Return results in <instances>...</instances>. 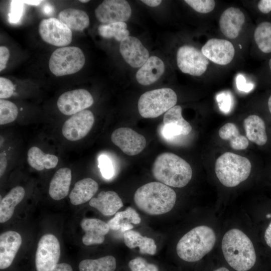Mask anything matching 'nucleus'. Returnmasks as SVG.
<instances>
[{"label":"nucleus","instance_id":"obj_28","mask_svg":"<svg viewBox=\"0 0 271 271\" xmlns=\"http://www.w3.org/2000/svg\"><path fill=\"white\" fill-rule=\"evenodd\" d=\"M141 221V219L137 211L132 207H128L124 211L117 212L107 224L112 230L120 229L125 232L133 227L131 223L138 224Z\"/></svg>","mask_w":271,"mask_h":271},{"label":"nucleus","instance_id":"obj_4","mask_svg":"<svg viewBox=\"0 0 271 271\" xmlns=\"http://www.w3.org/2000/svg\"><path fill=\"white\" fill-rule=\"evenodd\" d=\"M216 240L212 228L206 225L198 226L181 238L177 244L176 251L184 261H197L212 249Z\"/></svg>","mask_w":271,"mask_h":271},{"label":"nucleus","instance_id":"obj_22","mask_svg":"<svg viewBox=\"0 0 271 271\" xmlns=\"http://www.w3.org/2000/svg\"><path fill=\"white\" fill-rule=\"evenodd\" d=\"M89 204L104 216H112L123 206L119 195L114 191H101L97 197L92 198Z\"/></svg>","mask_w":271,"mask_h":271},{"label":"nucleus","instance_id":"obj_10","mask_svg":"<svg viewBox=\"0 0 271 271\" xmlns=\"http://www.w3.org/2000/svg\"><path fill=\"white\" fill-rule=\"evenodd\" d=\"M39 33L44 41L53 46L66 47L72 41L71 30L55 18L42 20L39 26Z\"/></svg>","mask_w":271,"mask_h":271},{"label":"nucleus","instance_id":"obj_23","mask_svg":"<svg viewBox=\"0 0 271 271\" xmlns=\"http://www.w3.org/2000/svg\"><path fill=\"white\" fill-rule=\"evenodd\" d=\"M71 181V171L68 168L59 169L50 183L49 194L55 200L64 198L68 194Z\"/></svg>","mask_w":271,"mask_h":271},{"label":"nucleus","instance_id":"obj_14","mask_svg":"<svg viewBox=\"0 0 271 271\" xmlns=\"http://www.w3.org/2000/svg\"><path fill=\"white\" fill-rule=\"evenodd\" d=\"M201 51L212 63L227 65L233 59L235 49L232 43L226 39L211 38L202 47Z\"/></svg>","mask_w":271,"mask_h":271},{"label":"nucleus","instance_id":"obj_12","mask_svg":"<svg viewBox=\"0 0 271 271\" xmlns=\"http://www.w3.org/2000/svg\"><path fill=\"white\" fill-rule=\"evenodd\" d=\"M94 123L93 113L89 110H83L65 121L62 127V134L70 141L81 140L89 133Z\"/></svg>","mask_w":271,"mask_h":271},{"label":"nucleus","instance_id":"obj_46","mask_svg":"<svg viewBox=\"0 0 271 271\" xmlns=\"http://www.w3.org/2000/svg\"><path fill=\"white\" fill-rule=\"evenodd\" d=\"M7 166V159L4 153H1L0 155V176L4 174Z\"/></svg>","mask_w":271,"mask_h":271},{"label":"nucleus","instance_id":"obj_7","mask_svg":"<svg viewBox=\"0 0 271 271\" xmlns=\"http://www.w3.org/2000/svg\"><path fill=\"white\" fill-rule=\"evenodd\" d=\"M85 62L82 50L75 46L60 47L52 54L49 61L50 71L56 76L72 74L80 70Z\"/></svg>","mask_w":271,"mask_h":271},{"label":"nucleus","instance_id":"obj_8","mask_svg":"<svg viewBox=\"0 0 271 271\" xmlns=\"http://www.w3.org/2000/svg\"><path fill=\"white\" fill-rule=\"evenodd\" d=\"M177 64L181 72L193 76H200L207 71L209 61L201 50L189 45H184L178 49Z\"/></svg>","mask_w":271,"mask_h":271},{"label":"nucleus","instance_id":"obj_37","mask_svg":"<svg viewBox=\"0 0 271 271\" xmlns=\"http://www.w3.org/2000/svg\"><path fill=\"white\" fill-rule=\"evenodd\" d=\"M24 10V3L22 1H11L10 12L8 15L9 22L12 24L18 23L23 16Z\"/></svg>","mask_w":271,"mask_h":271},{"label":"nucleus","instance_id":"obj_6","mask_svg":"<svg viewBox=\"0 0 271 271\" xmlns=\"http://www.w3.org/2000/svg\"><path fill=\"white\" fill-rule=\"evenodd\" d=\"M177 96L170 88H162L147 91L138 101V110L144 118H156L176 105Z\"/></svg>","mask_w":271,"mask_h":271},{"label":"nucleus","instance_id":"obj_38","mask_svg":"<svg viewBox=\"0 0 271 271\" xmlns=\"http://www.w3.org/2000/svg\"><path fill=\"white\" fill-rule=\"evenodd\" d=\"M128 266L131 271H159L156 265L148 263L144 258L140 257L130 260Z\"/></svg>","mask_w":271,"mask_h":271},{"label":"nucleus","instance_id":"obj_49","mask_svg":"<svg viewBox=\"0 0 271 271\" xmlns=\"http://www.w3.org/2000/svg\"><path fill=\"white\" fill-rule=\"evenodd\" d=\"M22 2L26 4L31 6H38L43 1H34V0H27V1H22Z\"/></svg>","mask_w":271,"mask_h":271},{"label":"nucleus","instance_id":"obj_31","mask_svg":"<svg viewBox=\"0 0 271 271\" xmlns=\"http://www.w3.org/2000/svg\"><path fill=\"white\" fill-rule=\"evenodd\" d=\"M218 134L222 140H229L230 147L234 150H245L249 145L247 139L239 133L237 127L233 123L228 122L223 125Z\"/></svg>","mask_w":271,"mask_h":271},{"label":"nucleus","instance_id":"obj_41","mask_svg":"<svg viewBox=\"0 0 271 271\" xmlns=\"http://www.w3.org/2000/svg\"><path fill=\"white\" fill-rule=\"evenodd\" d=\"M217 100L220 109L224 112H228L231 108V99L228 94H220L217 96Z\"/></svg>","mask_w":271,"mask_h":271},{"label":"nucleus","instance_id":"obj_33","mask_svg":"<svg viewBox=\"0 0 271 271\" xmlns=\"http://www.w3.org/2000/svg\"><path fill=\"white\" fill-rule=\"evenodd\" d=\"M254 40L258 49L262 53H271V23L264 21L255 28Z\"/></svg>","mask_w":271,"mask_h":271},{"label":"nucleus","instance_id":"obj_53","mask_svg":"<svg viewBox=\"0 0 271 271\" xmlns=\"http://www.w3.org/2000/svg\"><path fill=\"white\" fill-rule=\"evenodd\" d=\"M268 66L271 71V58L269 60V61H268Z\"/></svg>","mask_w":271,"mask_h":271},{"label":"nucleus","instance_id":"obj_17","mask_svg":"<svg viewBox=\"0 0 271 271\" xmlns=\"http://www.w3.org/2000/svg\"><path fill=\"white\" fill-rule=\"evenodd\" d=\"M119 51L125 61L133 68L142 67L150 57L148 50L133 36H129L120 42Z\"/></svg>","mask_w":271,"mask_h":271},{"label":"nucleus","instance_id":"obj_3","mask_svg":"<svg viewBox=\"0 0 271 271\" xmlns=\"http://www.w3.org/2000/svg\"><path fill=\"white\" fill-rule=\"evenodd\" d=\"M152 172L159 182L168 186L182 188L190 182L192 170L188 163L169 152L159 155L153 163Z\"/></svg>","mask_w":271,"mask_h":271},{"label":"nucleus","instance_id":"obj_21","mask_svg":"<svg viewBox=\"0 0 271 271\" xmlns=\"http://www.w3.org/2000/svg\"><path fill=\"white\" fill-rule=\"evenodd\" d=\"M164 71L163 61L157 56H152L138 71L136 77L139 84L148 86L158 80Z\"/></svg>","mask_w":271,"mask_h":271},{"label":"nucleus","instance_id":"obj_35","mask_svg":"<svg viewBox=\"0 0 271 271\" xmlns=\"http://www.w3.org/2000/svg\"><path fill=\"white\" fill-rule=\"evenodd\" d=\"M18 115V109L12 102L0 99V124L4 125L14 121Z\"/></svg>","mask_w":271,"mask_h":271},{"label":"nucleus","instance_id":"obj_45","mask_svg":"<svg viewBox=\"0 0 271 271\" xmlns=\"http://www.w3.org/2000/svg\"><path fill=\"white\" fill-rule=\"evenodd\" d=\"M51 271H73L72 266L66 263L57 264Z\"/></svg>","mask_w":271,"mask_h":271},{"label":"nucleus","instance_id":"obj_44","mask_svg":"<svg viewBox=\"0 0 271 271\" xmlns=\"http://www.w3.org/2000/svg\"><path fill=\"white\" fill-rule=\"evenodd\" d=\"M258 10L263 14L271 12V0H260L257 5Z\"/></svg>","mask_w":271,"mask_h":271},{"label":"nucleus","instance_id":"obj_18","mask_svg":"<svg viewBox=\"0 0 271 271\" xmlns=\"http://www.w3.org/2000/svg\"><path fill=\"white\" fill-rule=\"evenodd\" d=\"M245 21L243 12L239 8L231 7L225 9L219 17L218 25L221 33L227 38H237Z\"/></svg>","mask_w":271,"mask_h":271},{"label":"nucleus","instance_id":"obj_40","mask_svg":"<svg viewBox=\"0 0 271 271\" xmlns=\"http://www.w3.org/2000/svg\"><path fill=\"white\" fill-rule=\"evenodd\" d=\"M15 89L13 82L8 78L0 77V98L4 99L10 97Z\"/></svg>","mask_w":271,"mask_h":271},{"label":"nucleus","instance_id":"obj_25","mask_svg":"<svg viewBox=\"0 0 271 271\" xmlns=\"http://www.w3.org/2000/svg\"><path fill=\"white\" fill-rule=\"evenodd\" d=\"M243 126L246 138L258 146H263L267 141L265 123L257 115H250L244 119Z\"/></svg>","mask_w":271,"mask_h":271},{"label":"nucleus","instance_id":"obj_34","mask_svg":"<svg viewBox=\"0 0 271 271\" xmlns=\"http://www.w3.org/2000/svg\"><path fill=\"white\" fill-rule=\"evenodd\" d=\"M125 22H116L107 24H101L98 28L99 35L103 38L111 39L121 42L129 36Z\"/></svg>","mask_w":271,"mask_h":271},{"label":"nucleus","instance_id":"obj_26","mask_svg":"<svg viewBox=\"0 0 271 271\" xmlns=\"http://www.w3.org/2000/svg\"><path fill=\"white\" fill-rule=\"evenodd\" d=\"M58 19L70 30L82 31L90 24L87 13L81 10L69 8L62 10L58 14Z\"/></svg>","mask_w":271,"mask_h":271},{"label":"nucleus","instance_id":"obj_32","mask_svg":"<svg viewBox=\"0 0 271 271\" xmlns=\"http://www.w3.org/2000/svg\"><path fill=\"white\" fill-rule=\"evenodd\" d=\"M115 268L116 260L112 255L96 259H84L79 264V271H114Z\"/></svg>","mask_w":271,"mask_h":271},{"label":"nucleus","instance_id":"obj_51","mask_svg":"<svg viewBox=\"0 0 271 271\" xmlns=\"http://www.w3.org/2000/svg\"><path fill=\"white\" fill-rule=\"evenodd\" d=\"M214 271H229L227 268L224 267H219Z\"/></svg>","mask_w":271,"mask_h":271},{"label":"nucleus","instance_id":"obj_16","mask_svg":"<svg viewBox=\"0 0 271 271\" xmlns=\"http://www.w3.org/2000/svg\"><path fill=\"white\" fill-rule=\"evenodd\" d=\"M182 111L181 106L175 105L165 113L162 133L165 138L187 136L191 131L192 126L183 117Z\"/></svg>","mask_w":271,"mask_h":271},{"label":"nucleus","instance_id":"obj_1","mask_svg":"<svg viewBox=\"0 0 271 271\" xmlns=\"http://www.w3.org/2000/svg\"><path fill=\"white\" fill-rule=\"evenodd\" d=\"M221 248L227 262L237 271H247L255 263L253 245L249 237L238 229H231L225 233Z\"/></svg>","mask_w":271,"mask_h":271},{"label":"nucleus","instance_id":"obj_47","mask_svg":"<svg viewBox=\"0 0 271 271\" xmlns=\"http://www.w3.org/2000/svg\"><path fill=\"white\" fill-rule=\"evenodd\" d=\"M264 239L267 245L271 248V222L265 230Z\"/></svg>","mask_w":271,"mask_h":271},{"label":"nucleus","instance_id":"obj_30","mask_svg":"<svg viewBox=\"0 0 271 271\" xmlns=\"http://www.w3.org/2000/svg\"><path fill=\"white\" fill-rule=\"evenodd\" d=\"M29 164L38 171L55 168L58 163V158L54 155L45 154L40 148L32 147L27 153Z\"/></svg>","mask_w":271,"mask_h":271},{"label":"nucleus","instance_id":"obj_39","mask_svg":"<svg viewBox=\"0 0 271 271\" xmlns=\"http://www.w3.org/2000/svg\"><path fill=\"white\" fill-rule=\"evenodd\" d=\"M98 162L102 176L107 179L111 178L114 175V169L109 158L105 155H101L99 157Z\"/></svg>","mask_w":271,"mask_h":271},{"label":"nucleus","instance_id":"obj_54","mask_svg":"<svg viewBox=\"0 0 271 271\" xmlns=\"http://www.w3.org/2000/svg\"><path fill=\"white\" fill-rule=\"evenodd\" d=\"M271 217V214H267L266 215V217L267 218H270Z\"/></svg>","mask_w":271,"mask_h":271},{"label":"nucleus","instance_id":"obj_11","mask_svg":"<svg viewBox=\"0 0 271 271\" xmlns=\"http://www.w3.org/2000/svg\"><path fill=\"white\" fill-rule=\"evenodd\" d=\"M95 15L102 24L127 21L131 15L130 6L125 0H105L95 10Z\"/></svg>","mask_w":271,"mask_h":271},{"label":"nucleus","instance_id":"obj_43","mask_svg":"<svg viewBox=\"0 0 271 271\" xmlns=\"http://www.w3.org/2000/svg\"><path fill=\"white\" fill-rule=\"evenodd\" d=\"M9 49L5 46L0 47V71H3L6 67L10 57Z\"/></svg>","mask_w":271,"mask_h":271},{"label":"nucleus","instance_id":"obj_2","mask_svg":"<svg viewBox=\"0 0 271 271\" xmlns=\"http://www.w3.org/2000/svg\"><path fill=\"white\" fill-rule=\"evenodd\" d=\"M176 194L169 186L159 182L147 183L136 191L133 200L137 207L146 214L161 215L174 206Z\"/></svg>","mask_w":271,"mask_h":271},{"label":"nucleus","instance_id":"obj_36","mask_svg":"<svg viewBox=\"0 0 271 271\" xmlns=\"http://www.w3.org/2000/svg\"><path fill=\"white\" fill-rule=\"evenodd\" d=\"M184 2L196 12L207 14L215 8L216 2L213 0H185Z\"/></svg>","mask_w":271,"mask_h":271},{"label":"nucleus","instance_id":"obj_42","mask_svg":"<svg viewBox=\"0 0 271 271\" xmlns=\"http://www.w3.org/2000/svg\"><path fill=\"white\" fill-rule=\"evenodd\" d=\"M236 85L239 90L245 92L250 91L253 87V84L247 83L245 78L242 75H238L236 79Z\"/></svg>","mask_w":271,"mask_h":271},{"label":"nucleus","instance_id":"obj_29","mask_svg":"<svg viewBox=\"0 0 271 271\" xmlns=\"http://www.w3.org/2000/svg\"><path fill=\"white\" fill-rule=\"evenodd\" d=\"M125 244L129 248L139 247L140 251L143 254L154 255L157 246L153 239L142 236L139 232L130 230L123 234Z\"/></svg>","mask_w":271,"mask_h":271},{"label":"nucleus","instance_id":"obj_20","mask_svg":"<svg viewBox=\"0 0 271 271\" xmlns=\"http://www.w3.org/2000/svg\"><path fill=\"white\" fill-rule=\"evenodd\" d=\"M80 225L85 231L82 242L87 246L102 243L110 229L107 223L97 218H84Z\"/></svg>","mask_w":271,"mask_h":271},{"label":"nucleus","instance_id":"obj_15","mask_svg":"<svg viewBox=\"0 0 271 271\" xmlns=\"http://www.w3.org/2000/svg\"><path fill=\"white\" fill-rule=\"evenodd\" d=\"M112 143L128 156L139 154L146 146L147 141L142 134L129 127L118 128L111 136Z\"/></svg>","mask_w":271,"mask_h":271},{"label":"nucleus","instance_id":"obj_50","mask_svg":"<svg viewBox=\"0 0 271 271\" xmlns=\"http://www.w3.org/2000/svg\"><path fill=\"white\" fill-rule=\"evenodd\" d=\"M267 105L269 111L271 113V95L269 96L268 99Z\"/></svg>","mask_w":271,"mask_h":271},{"label":"nucleus","instance_id":"obj_27","mask_svg":"<svg viewBox=\"0 0 271 271\" xmlns=\"http://www.w3.org/2000/svg\"><path fill=\"white\" fill-rule=\"evenodd\" d=\"M25 190L22 186H17L1 200L0 204V222L8 221L13 216L16 206L23 199Z\"/></svg>","mask_w":271,"mask_h":271},{"label":"nucleus","instance_id":"obj_48","mask_svg":"<svg viewBox=\"0 0 271 271\" xmlns=\"http://www.w3.org/2000/svg\"><path fill=\"white\" fill-rule=\"evenodd\" d=\"M141 2L148 6L155 7L159 6L162 1L161 0H142Z\"/></svg>","mask_w":271,"mask_h":271},{"label":"nucleus","instance_id":"obj_19","mask_svg":"<svg viewBox=\"0 0 271 271\" xmlns=\"http://www.w3.org/2000/svg\"><path fill=\"white\" fill-rule=\"evenodd\" d=\"M21 235L15 231H7L0 235V268L9 267L22 244Z\"/></svg>","mask_w":271,"mask_h":271},{"label":"nucleus","instance_id":"obj_9","mask_svg":"<svg viewBox=\"0 0 271 271\" xmlns=\"http://www.w3.org/2000/svg\"><path fill=\"white\" fill-rule=\"evenodd\" d=\"M60 246L57 238L52 234H46L40 239L35 255L37 271H51L58 264Z\"/></svg>","mask_w":271,"mask_h":271},{"label":"nucleus","instance_id":"obj_52","mask_svg":"<svg viewBox=\"0 0 271 271\" xmlns=\"http://www.w3.org/2000/svg\"><path fill=\"white\" fill-rule=\"evenodd\" d=\"M80 2L83 3H86L89 2V0H80L79 1Z\"/></svg>","mask_w":271,"mask_h":271},{"label":"nucleus","instance_id":"obj_24","mask_svg":"<svg viewBox=\"0 0 271 271\" xmlns=\"http://www.w3.org/2000/svg\"><path fill=\"white\" fill-rule=\"evenodd\" d=\"M98 189V183L94 180L90 178L80 180L75 183L70 192V202L74 205L83 204L90 200Z\"/></svg>","mask_w":271,"mask_h":271},{"label":"nucleus","instance_id":"obj_5","mask_svg":"<svg viewBox=\"0 0 271 271\" xmlns=\"http://www.w3.org/2000/svg\"><path fill=\"white\" fill-rule=\"evenodd\" d=\"M251 169L249 160L231 152H226L216 161L215 172L219 181L227 187L236 186L249 177Z\"/></svg>","mask_w":271,"mask_h":271},{"label":"nucleus","instance_id":"obj_13","mask_svg":"<svg viewBox=\"0 0 271 271\" xmlns=\"http://www.w3.org/2000/svg\"><path fill=\"white\" fill-rule=\"evenodd\" d=\"M92 96L87 90L78 89L63 93L58 98L57 105L61 112L67 115L75 114L91 106Z\"/></svg>","mask_w":271,"mask_h":271}]
</instances>
